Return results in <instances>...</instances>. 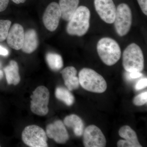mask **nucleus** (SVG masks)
<instances>
[{"instance_id":"21","label":"nucleus","mask_w":147,"mask_h":147,"mask_svg":"<svg viewBox=\"0 0 147 147\" xmlns=\"http://www.w3.org/2000/svg\"><path fill=\"white\" fill-rule=\"evenodd\" d=\"M11 24L9 20H0V42L6 39Z\"/></svg>"},{"instance_id":"26","label":"nucleus","mask_w":147,"mask_h":147,"mask_svg":"<svg viewBox=\"0 0 147 147\" xmlns=\"http://www.w3.org/2000/svg\"><path fill=\"white\" fill-rule=\"evenodd\" d=\"M9 0H0V12L5 10L8 6Z\"/></svg>"},{"instance_id":"12","label":"nucleus","mask_w":147,"mask_h":147,"mask_svg":"<svg viewBox=\"0 0 147 147\" xmlns=\"http://www.w3.org/2000/svg\"><path fill=\"white\" fill-rule=\"evenodd\" d=\"M25 36V32L23 26L20 24H13L8 32L7 42L10 47L15 50L21 49Z\"/></svg>"},{"instance_id":"23","label":"nucleus","mask_w":147,"mask_h":147,"mask_svg":"<svg viewBox=\"0 0 147 147\" xmlns=\"http://www.w3.org/2000/svg\"><path fill=\"white\" fill-rule=\"evenodd\" d=\"M147 86V79L144 78L139 80L137 82L135 86V89L136 90H139L146 88Z\"/></svg>"},{"instance_id":"5","label":"nucleus","mask_w":147,"mask_h":147,"mask_svg":"<svg viewBox=\"0 0 147 147\" xmlns=\"http://www.w3.org/2000/svg\"><path fill=\"white\" fill-rule=\"evenodd\" d=\"M50 92L46 87L40 86L31 96L30 109L34 114L44 116L49 112L48 105L50 100Z\"/></svg>"},{"instance_id":"14","label":"nucleus","mask_w":147,"mask_h":147,"mask_svg":"<svg viewBox=\"0 0 147 147\" xmlns=\"http://www.w3.org/2000/svg\"><path fill=\"white\" fill-rule=\"evenodd\" d=\"M38 45V36L36 31L33 29H29L25 33L22 51L26 54H31L36 50Z\"/></svg>"},{"instance_id":"28","label":"nucleus","mask_w":147,"mask_h":147,"mask_svg":"<svg viewBox=\"0 0 147 147\" xmlns=\"http://www.w3.org/2000/svg\"><path fill=\"white\" fill-rule=\"evenodd\" d=\"M13 2L17 4H19L20 3H23L26 1V0H11Z\"/></svg>"},{"instance_id":"4","label":"nucleus","mask_w":147,"mask_h":147,"mask_svg":"<svg viewBox=\"0 0 147 147\" xmlns=\"http://www.w3.org/2000/svg\"><path fill=\"white\" fill-rule=\"evenodd\" d=\"M79 78L81 86L88 91L102 93L107 89V83L105 79L91 69H82L79 71Z\"/></svg>"},{"instance_id":"15","label":"nucleus","mask_w":147,"mask_h":147,"mask_svg":"<svg viewBox=\"0 0 147 147\" xmlns=\"http://www.w3.org/2000/svg\"><path fill=\"white\" fill-rule=\"evenodd\" d=\"M79 0H60L59 5L61 14V18L69 21L71 19L78 7Z\"/></svg>"},{"instance_id":"19","label":"nucleus","mask_w":147,"mask_h":147,"mask_svg":"<svg viewBox=\"0 0 147 147\" xmlns=\"http://www.w3.org/2000/svg\"><path fill=\"white\" fill-rule=\"evenodd\" d=\"M46 60L49 67L53 71H58L63 67V60L61 56L59 54L47 53L46 56Z\"/></svg>"},{"instance_id":"11","label":"nucleus","mask_w":147,"mask_h":147,"mask_svg":"<svg viewBox=\"0 0 147 147\" xmlns=\"http://www.w3.org/2000/svg\"><path fill=\"white\" fill-rule=\"evenodd\" d=\"M46 133L47 137L58 144H65L69 138L65 125L61 120L56 121L48 125L46 127Z\"/></svg>"},{"instance_id":"10","label":"nucleus","mask_w":147,"mask_h":147,"mask_svg":"<svg viewBox=\"0 0 147 147\" xmlns=\"http://www.w3.org/2000/svg\"><path fill=\"white\" fill-rule=\"evenodd\" d=\"M94 5L102 21L108 24L114 23L116 7L113 0H94Z\"/></svg>"},{"instance_id":"7","label":"nucleus","mask_w":147,"mask_h":147,"mask_svg":"<svg viewBox=\"0 0 147 147\" xmlns=\"http://www.w3.org/2000/svg\"><path fill=\"white\" fill-rule=\"evenodd\" d=\"M22 139L25 144L31 147H46L47 138L43 129L36 125L26 127L22 134Z\"/></svg>"},{"instance_id":"29","label":"nucleus","mask_w":147,"mask_h":147,"mask_svg":"<svg viewBox=\"0 0 147 147\" xmlns=\"http://www.w3.org/2000/svg\"><path fill=\"white\" fill-rule=\"evenodd\" d=\"M0 147H1V146H0Z\"/></svg>"},{"instance_id":"3","label":"nucleus","mask_w":147,"mask_h":147,"mask_svg":"<svg viewBox=\"0 0 147 147\" xmlns=\"http://www.w3.org/2000/svg\"><path fill=\"white\" fill-rule=\"evenodd\" d=\"M122 59L123 68L127 72H142L144 67L143 52L136 43H131L125 49Z\"/></svg>"},{"instance_id":"25","label":"nucleus","mask_w":147,"mask_h":147,"mask_svg":"<svg viewBox=\"0 0 147 147\" xmlns=\"http://www.w3.org/2000/svg\"><path fill=\"white\" fill-rule=\"evenodd\" d=\"M142 12L147 15V0H137Z\"/></svg>"},{"instance_id":"27","label":"nucleus","mask_w":147,"mask_h":147,"mask_svg":"<svg viewBox=\"0 0 147 147\" xmlns=\"http://www.w3.org/2000/svg\"><path fill=\"white\" fill-rule=\"evenodd\" d=\"M9 52L8 50L3 47L2 46L0 45V55H3V56H6L8 55Z\"/></svg>"},{"instance_id":"24","label":"nucleus","mask_w":147,"mask_h":147,"mask_svg":"<svg viewBox=\"0 0 147 147\" xmlns=\"http://www.w3.org/2000/svg\"><path fill=\"white\" fill-rule=\"evenodd\" d=\"M127 73H128L126 74V77L127 79L129 80L137 79L143 76V74L141 73V72H127Z\"/></svg>"},{"instance_id":"17","label":"nucleus","mask_w":147,"mask_h":147,"mask_svg":"<svg viewBox=\"0 0 147 147\" xmlns=\"http://www.w3.org/2000/svg\"><path fill=\"white\" fill-rule=\"evenodd\" d=\"M64 124L73 129L76 136L80 137L84 133V124L82 119L76 115L72 114L67 116L63 121Z\"/></svg>"},{"instance_id":"8","label":"nucleus","mask_w":147,"mask_h":147,"mask_svg":"<svg viewBox=\"0 0 147 147\" xmlns=\"http://www.w3.org/2000/svg\"><path fill=\"white\" fill-rule=\"evenodd\" d=\"M83 142L86 147H104L106 144L105 136L100 129L96 125L87 127L84 132Z\"/></svg>"},{"instance_id":"6","label":"nucleus","mask_w":147,"mask_h":147,"mask_svg":"<svg viewBox=\"0 0 147 147\" xmlns=\"http://www.w3.org/2000/svg\"><path fill=\"white\" fill-rule=\"evenodd\" d=\"M132 13L128 5L122 3L116 8L114 23L117 34L123 36L128 33L132 24Z\"/></svg>"},{"instance_id":"20","label":"nucleus","mask_w":147,"mask_h":147,"mask_svg":"<svg viewBox=\"0 0 147 147\" xmlns=\"http://www.w3.org/2000/svg\"><path fill=\"white\" fill-rule=\"evenodd\" d=\"M56 97L64 102L67 106H71L74 101V97L70 91L63 87H57L55 92Z\"/></svg>"},{"instance_id":"9","label":"nucleus","mask_w":147,"mask_h":147,"mask_svg":"<svg viewBox=\"0 0 147 147\" xmlns=\"http://www.w3.org/2000/svg\"><path fill=\"white\" fill-rule=\"evenodd\" d=\"M61 17V14L59 4L53 2L46 7L42 16V21L48 30L54 32L57 28Z\"/></svg>"},{"instance_id":"22","label":"nucleus","mask_w":147,"mask_h":147,"mask_svg":"<svg viewBox=\"0 0 147 147\" xmlns=\"http://www.w3.org/2000/svg\"><path fill=\"white\" fill-rule=\"evenodd\" d=\"M147 102V92H144L138 94L133 98V102L136 106H142Z\"/></svg>"},{"instance_id":"13","label":"nucleus","mask_w":147,"mask_h":147,"mask_svg":"<svg viewBox=\"0 0 147 147\" xmlns=\"http://www.w3.org/2000/svg\"><path fill=\"white\" fill-rule=\"evenodd\" d=\"M77 73L76 69L73 66L67 67L61 71L65 85L69 91L79 88L80 83L79 77L76 76Z\"/></svg>"},{"instance_id":"16","label":"nucleus","mask_w":147,"mask_h":147,"mask_svg":"<svg viewBox=\"0 0 147 147\" xmlns=\"http://www.w3.org/2000/svg\"><path fill=\"white\" fill-rule=\"evenodd\" d=\"M7 82L9 85H18L21 80L19 73L18 63L15 61L11 60L9 65L4 69Z\"/></svg>"},{"instance_id":"2","label":"nucleus","mask_w":147,"mask_h":147,"mask_svg":"<svg viewBox=\"0 0 147 147\" xmlns=\"http://www.w3.org/2000/svg\"><path fill=\"white\" fill-rule=\"evenodd\" d=\"M96 47L100 59L106 65H114L120 59V47L117 42L111 38H102L99 40Z\"/></svg>"},{"instance_id":"1","label":"nucleus","mask_w":147,"mask_h":147,"mask_svg":"<svg viewBox=\"0 0 147 147\" xmlns=\"http://www.w3.org/2000/svg\"><path fill=\"white\" fill-rule=\"evenodd\" d=\"M90 18V12L87 7H78L69 21L66 27L67 32L71 36L84 35L89 29Z\"/></svg>"},{"instance_id":"18","label":"nucleus","mask_w":147,"mask_h":147,"mask_svg":"<svg viewBox=\"0 0 147 147\" xmlns=\"http://www.w3.org/2000/svg\"><path fill=\"white\" fill-rule=\"evenodd\" d=\"M119 134L121 137L130 144L132 147H142L138 141L136 132L128 125L122 127L119 130Z\"/></svg>"}]
</instances>
